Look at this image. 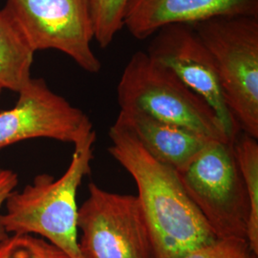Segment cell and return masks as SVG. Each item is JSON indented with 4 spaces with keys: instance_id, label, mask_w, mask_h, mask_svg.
<instances>
[{
    "instance_id": "277c9868",
    "label": "cell",
    "mask_w": 258,
    "mask_h": 258,
    "mask_svg": "<svg viewBox=\"0 0 258 258\" xmlns=\"http://www.w3.org/2000/svg\"><path fill=\"white\" fill-rule=\"evenodd\" d=\"M216 67L240 130L258 139V17L221 16L192 24Z\"/></svg>"
},
{
    "instance_id": "52a82bcc",
    "label": "cell",
    "mask_w": 258,
    "mask_h": 258,
    "mask_svg": "<svg viewBox=\"0 0 258 258\" xmlns=\"http://www.w3.org/2000/svg\"><path fill=\"white\" fill-rule=\"evenodd\" d=\"M5 8L35 51L55 49L88 73L101 71L102 63L91 48L90 0H7Z\"/></svg>"
},
{
    "instance_id": "8992f818",
    "label": "cell",
    "mask_w": 258,
    "mask_h": 258,
    "mask_svg": "<svg viewBox=\"0 0 258 258\" xmlns=\"http://www.w3.org/2000/svg\"><path fill=\"white\" fill-rule=\"evenodd\" d=\"M88 190L78 212L83 258H155L137 196L111 192L95 183Z\"/></svg>"
},
{
    "instance_id": "e0dca14e",
    "label": "cell",
    "mask_w": 258,
    "mask_h": 258,
    "mask_svg": "<svg viewBox=\"0 0 258 258\" xmlns=\"http://www.w3.org/2000/svg\"><path fill=\"white\" fill-rule=\"evenodd\" d=\"M19 184V176L12 169L0 167V210L4 207L7 198ZM9 234L3 230L0 225V242L5 239Z\"/></svg>"
},
{
    "instance_id": "9a60e30c",
    "label": "cell",
    "mask_w": 258,
    "mask_h": 258,
    "mask_svg": "<svg viewBox=\"0 0 258 258\" xmlns=\"http://www.w3.org/2000/svg\"><path fill=\"white\" fill-rule=\"evenodd\" d=\"M0 258H69L47 240L33 234L14 233L0 242Z\"/></svg>"
},
{
    "instance_id": "3957f363",
    "label": "cell",
    "mask_w": 258,
    "mask_h": 258,
    "mask_svg": "<svg viewBox=\"0 0 258 258\" xmlns=\"http://www.w3.org/2000/svg\"><path fill=\"white\" fill-rule=\"evenodd\" d=\"M120 110H136L213 141L231 143L212 107L147 52L133 54L117 87Z\"/></svg>"
},
{
    "instance_id": "8fae6325",
    "label": "cell",
    "mask_w": 258,
    "mask_h": 258,
    "mask_svg": "<svg viewBox=\"0 0 258 258\" xmlns=\"http://www.w3.org/2000/svg\"><path fill=\"white\" fill-rule=\"evenodd\" d=\"M117 119L135 134L152 156L175 170L188 164L210 141H213L140 111L120 110Z\"/></svg>"
},
{
    "instance_id": "5b68a950",
    "label": "cell",
    "mask_w": 258,
    "mask_h": 258,
    "mask_svg": "<svg viewBox=\"0 0 258 258\" xmlns=\"http://www.w3.org/2000/svg\"><path fill=\"white\" fill-rule=\"evenodd\" d=\"M176 171L217 239H246L249 199L231 143L210 141Z\"/></svg>"
},
{
    "instance_id": "ac0fdd59",
    "label": "cell",
    "mask_w": 258,
    "mask_h": 258,
    "mask_svg": "<svg viewBox=\"0 0 258 258\" xmlns=\"http://www.w3.org/2000/svg\"><path fill=\"white\" fill-rule=\"evenodd\" d=\"M2 91H3V90L0 88V97H1V93H2Z\"/></svg>"
},
{
    "instance_id": "ba28073f",
    "label": "cell",
    "mask_w": 258,
    "mask_h": 258,
    "mask_svg": "<svg viewBox=\"0 0 258 258\" xmlns=\"http://www.w3.org/2000/svg\"><path fill=\"white\" fill-rule=\"evenodd\" d=\"M14 107L0 112V149L32 139L76 143L89 136L92 121L80 108L33 79L19 93Z\"/></svg>"
},
{
    "instance_id": "6da1fadb",
    "label": "cell",
    "mask_w": 258,
    "mask_h": 258,
    "mask_svg": "<svg viewBox=\"0 0 258 258\" xmlns=\"http://www.w3.org/2000/svg\"><path fill=\"white\" fill-rule=\"evenodd\" d=\"M108 151L134 179L155 258H181L217 239L187 196L177 171L152 156L116 119Z\"/></svg>"
},
{
    "instance_id": "5bb4252c",
    "label": "cell",
    "mask_w": 258,
    "mask_h": 258,
    "mask_svg": "<svg viewBox=\"0 0 258 258\" xmlns=\"http://www.w3.org/2000/svg\"><path fill=\"white\" fill-rule=\"evenodd\" d=\"M129 0H90L94 40L102 48L109 46L123 28Z\"/></svg>"
},
{
    "instance_id": "7a4b0ae2",
    "label": "cell",
    "mask_w": 258,
    "mask_h": 258,
    "mask_svg": "<svg viewBox=\"0 0 258 258\" xmlns=\"http://www.w3.org/2000/svg\"><path fill=\"white\" fill-rule=\"evenodd\" d=\"M96 131L74 145L70 165L59 178L36 176L32 184L14 190L4 204L0 225L8 234L39 235L69 258H83L79 246L78 190L91 171Z\"/></svg>"
},
{
    "instance_id": "2e32d148",
    "label": "cell",
    "mask_w": 258,
    "mask_h": 258,
    "mask_svg": "<svg viewBox=\"0 0 258 258\" xmlns=\"http://www.w3.org/2000/svg\"><path fill=\"white\" fill-rule=\"evenodd\" d=\"M246 239L222 238L181 258H257Z\"/></svg>"
},
{
    "instance_id": "30bf717a",
    "label": "cell",
    "mask_w": 258,
    "mask_h": 258,
    "mask_svg": "<svg viewBox=\"0 0 258 258\" xmlns=\"http://www.w3.org/2000/svg\"><path fill=\"white\" fill-rule=\"evenodd\" d=\"M221 16L258 17V0H129L123 28L145 40L168 24H194Z\"/></svg>"
},
{
    "instance_id": "9c48e42d",
    "label": "cell",
    "mask_w": 258,
    "mask_h": 258,
    "mask_svg": "<svg viewBox=\"0 0 258 258\" xmlns=\"http://www.w3.org/2000/svg\"><path fill=\"white\" fill-rule=\"evenodd\" d=\"M148 55L169 69L207 102L220 120L229 140L242 132L222 92L212 55L190 23H172L152 36Z\"/></svg>"
},
{
    "instance_id": "4fadbf2b",
    "label": "cell",
    "mask_w": 258,
    "mask_h": 258,
    "mask_svg": "<svg viewBox=\"0 0 258 258\" xmlns=\"http://www.w3.org/2000/svg\"><path fill=\"white\" fill-rule=\"evenodd\" d=\"M249 205L246 240L258 255V143L257 139L240 132L231 142Z\"/></svg>"
},
{
    "instance_id": "7c38bea8",
    "label": "cell",
    "mask_w": 258,
    "mask_h": 258,
    "mask_svg": "<svg viewBox=\"0 0 258 258\" xmlns=\"http://www.w3.org/2000/svg\"><path fill=\"white\" fill-rule=\"evenodd\" d=\"M35 50L6 8L0 11V88L19 93L32 80Z\"/></svg>"
}]
</instances>
